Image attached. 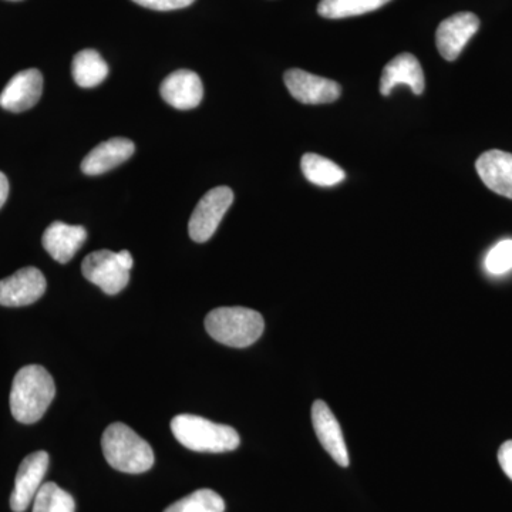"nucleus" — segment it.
I'll return each mask as SVG.
<instances>
[{
    "instance_id": "1",
    "label": "nucleus",
    "mask_w": 512,
    "mask_h": 512,
    "mask_svg": "<svg viewBox=\"0 0 512 512\" xmlns=\"http://www.w3.org/2000/svg\"><path fill=\"white\" fill-rule=\"evenodd\" d=\"M55 380L45 367H22L13 379L10 390V410L13 417L23 424H33L42 419L55 399Z\"/></svg>"
},
{
    "instance_id": "2",
    "label": "nucleus",
    "mask_w": 512,
    "mask_h": 512,
    "mask_svg": "<svg viewBox=\"0 0 512 512\" xmlns=\"http://www.w3.org/2000/svg\"><path fill=\"white\" fill-rule=\"evenodd\" d=\"M101 448L114 470L127 474L146 473L154 466V451L146 440L123 423H113L101 437Z\"/></svg>"
},
{
    "instance_id": "3",
    "label": "nucleus",
    "mask_w": 512,
    "mask_h": 512,
    "mask_svg": "<svg viewBox=\"0 0 512 512\" xmlns=\"http://www.w3.org/2000/svg\"><path fill=\"white\" fill-rule=\"evenodd\" d=\"M171 430L178 443L197 453H228L241 443L237 430L194 414L175 416Z\"/></svg>"
},
{
    "instance_id": "4",
    "label": "nucleus",
    "mask_w": 512,
    "mask_h": 512,
    "mask_svg": "<svg viewBox=\"0 0 512 512\" xmlns=\"http://www.w3.org/2000/svg\"><path fill=\"white\" fill-rule=\"evenodd\" d=\"M208 335L229 348H248L264 333L261 313L242 306L218 308L205 318Z\"/></svg>"
},
{
    "instance_id": "5",
    "label": "nucleus",
    "mask_w": 512,
    "mask_h": 512,
    "mask_svg": "<svg viewBox=\"0 0 512 512\" xmlns=\"http://www.w3.org/2000/svg\"><path fill=\"white\" fill-rule=\"evenodd\" d=\"M234 202V192L228 187L212 188L198 202L188 224V232L192 241L202 244L211 239L222 218L227 214L229 207Z\"/></svg>"
},
{
    "instance_id": "6",
    "label": "nucleus",
    "mask_w": 512,
    "mask_h": 512,
    "mask_svg": "<svg viewBox=\"0 0 512 512\" xmlns=\"http://www.w3.org/2000/svg\"><path fill=\"white\" fill-rule=\"evenodd\" d=\"M84 278L99 286L107 295H117L130 281V271L119 261L117 252L109 249L92 252L82 264Z\"/></svg>"
},
{
    "instance_id": "7",
    "label": "nucleus",
    "mask_w": 512,
    "mask_h": 512,
    "mask_svg": "<svg viewBox=\"0 0 512 512\" xmlns=\"http://www.w3.org/2000/svg\"><path fill=\"white\" fill-rule=\"evenodd\" d=\"M49 468V454L46 451H36L29 454L20 463L16 474L15 488L10 495V508L13 512H25L35 500L37 491L42 487Z\"/></svg>"
},
{
    "instance_id": "8",
    "label": "nucleus",
    "mask_w": 512,
    "mask_h": 512,
    "mask_svg": "<svg viewBox=\"0 0 512 512\" xmlns=\"http://www.w3.org/2000/svg\"><path fill=\"white\" fill-rule=\"evenodd\" d=\"M46 278L33 266L19 269L0 281V305L8 308L32 305L46 292Z\"/></svg>"
},
{
    "instance_id": "9",
    "label": "nucleus",
    "mask_w": 512,
    "mask_h": 512,
    "mask_svg": "<svg viewBox=\"0 0 512 512\" xmlns=\"http://www.w3.org/2000/svg\"><path fill=\"white\" fill-rule=\"evenodd\" d=\"M284 80L293 99L303 104L333 103L339 99L340 93H342L339 84L333 80L301 69L288 70Z\"/></svg>"
},
{
    "instance_id": "10",
    "label": "nucleus",
    "mask_w": 512,
    "mask_h": 512,
    "mask_svg": "<svg viewBox=\"0 0 512 512\" xmlns=\"http://www.w3.org/2000/svg\"><path fill=\"white\" fill-rule=\"evenodd\" d=\"M480 29V19L474 13L461 12L440 23L436 33L437 49L448 62L463 52L471 37Z\"/></svg>"
},
{
    "instance_id": "11",
    "label": "nucleus",
    "mask_w": 512,
    "mask_h": 512,
    "mask_svg": "<svg viewBox=\"0 0 512 512\" xmlns=\"http://www.w3.org/2000/svg\"><path fill=\"white\" fill-rule=\"evenodd\" d=\"M43 93V76L39 70H23L13 76L0 94V107L22 113L36 106Z\"/></svg>"
},
{
    "instance_id": "12",
    "label": "nucleus",
    "mask_w": 512,
    "mask_h": 512,
    "mask_svg": "<svg viewBox=\"0 0 512 512\" xmlns=\"http://www.w3.org/2000/svg\"><path fill=\"white\" fill-rule=\"evenodd\" d=\"M312 423L316 437L323 448L328 451L329 456L339 464L340 467L349 466V453L343 439L342 429L335 414L329 409L328 404L322 400H316L312 406Z\"/></svg>"
},
{
    "instance_id": "13",
    "label": "nucleus",
    "mask_w": 512,
    "mask_h": 512,
    "mask_svg": "<svg viewBox=\"0 0 512 512\" xmlns=\"http://www.w3.org/2000/svg\"><path fill=\"white\" fill-rule=\"evenodd\" d=\"M161 97L178 110L195 109L204 97L200 76L191 70H177L161 84Z\"/></svg>"
},
{
    "instance_id": "14",
    "label": "nucleus",
    "mask_w": 512,
    "mask_h": 512,
    "mask_svg": "<svg viewBox=\"0 0 512 512\" xmlns=\"http://www.w3.org/2000/svg\"><path fill=\"white\" fill-rule=\"evenodd\" d=\"M87 239V231L80 225H69L56 221L47 227L43 234L42 244L47 254L52 256L60 264L72 261L84 241Z\"/></svg>"
},
{
    "instance_id": "15",
    "label": "nucleus",
    "mask_w": 512,
    "mask_h": 512,
    "mask_svg": "<svg viewBox=\"0 0 512 512\" xmlns=\"http://www.w3.org/2000/svg\"><path fill=\"white\" fill-rule=\"evenodd\" d=\"M477 173L495 194L512 200V154L501 150L485 151L478 157Z\"/></svg>"
},
{
    "instance_id": "16",
    "label": "nucleus",
    "mask_w": 512,
    "mask_h": 512,
    "mask_svg": "<svg viewBox=\"0 0 512 512\" xmlns=\"http://www.w3.org/2000/svg\"><path fill=\"white\" fill-rule=\"evenodd\" d=\"M399 84H406L417 96L424 92L423 69L412 53H402L386 64L380 80V93L383 96H389L394 87Z\"/></svg>"
},
{
    "instance_id": "17",
    "label": "nucleus",
    "mask_w": 512,
    "mask_h": 512,
    "mask_svg": "<svg viewBox=\"0 0 512 512\" xmlns=\"http://www.w3.org/2000/svg\"><path fill=\"white\" fill-rule=\"evenodd\" d=\"M136 151L133 141L116 137L99 144L82 163V171L87 175H100L123 164Z\"/></svg>"
},
{
    "instance_id": "18",
    "label": "nucleus",
    "mask_w": 512,
    "mask_h": 512,
    "mask_svg": "<svg viewBox=\"0 0 512 512\" xmlns=\"http://www.w3.org/2000/svg\"><path fill=\"white\" fill-rule=\"evenodd\" d=\"M72 73L77 86L83 87V89H93L106 80L109 66L99 52L86 49L74 56Z\"/></svg>"
},
{
    "instance_id": "19",
    "label": "nucleus",
    "mask_w": 512,
    "mask_h": 512,
    "mask_svg": "<svg viewBox=\"0 0 512 512\" xmlns=\"http://www.w3.org/2000/svg\"><path fill=\"white\" fill-rule=\"evenodd\" d=\"M301 167L306 180L319 187H333L342 183L346 177L345 171L338 164L319 154H305Z\"/></svg>"
},
{
    "instance_id": "20",
    "label": "nucleus",
    "mask_w": 512,
    "mask_h": 512,
    "mask_svg": "<svg viewBox=\"0 0 512 512\" xmlns=\"http://www.w3.org/2000/svg\"><path fill=\"white\" fill-rule=\"evenodd\" d=\"M392 0H322L318 13L326 19H345L365 15L387 5Z\"/></svg>"
},
{
    "instance_id": "21",
    "label": "nucleus",
    "mask_w": 512,
    "mask_h": 512,
    "mask_svg": "<svg viewBox=\"0 0 512 512\" xmlns=\"http://www.w3.org/2000/svg\"><path fill=\"white\" fill-rule=\"evenodd\" d=\"M76 503L72 495L55 483H45L33 500V512H74Z\"/></svg>"
},
{
    "instance_id": "22",
    "label": "nucleus",
    "mask_w": 512,
    "mask_h": 512,
    "mask_svg": "<svg viewBox=\"0 0 512 512\" xmlns=\"http://www.w3.org/2000/svg\"><path fill=\"white\" fill-rule=\"evenodd\" d=\"M164 512H225V503L220 494L202 488L181 498Z\"/></svg>"
},
{
    "instance_id": "23",
    "label": "nucleus",
    "mask_w": 512,
    "mask_h": 512,
    "mask_svg": "<svg viewBox=\"0 0 512 512\" xmlns=\"http://www.w3.org/2000/svg\"><path fill=\"white\" fill-rule=\"evenodd\" d=\"M485 268L490 274L504 275L512 269V239H504L485 258Z\"/></svg>"
},
{
    "instance_id": "24",
    "label": "nucleus",
    "mask_w": 512,
    "mask_h": 512,
    "mask_svg": "<svg viewBox=\"0 0 512 512\" xmlns=\"http://www.w3.org/2000/svg\"><path fill=\"white\" fill-rule=\"evenodd\" d=\"M133 2L143 6V8L167 12V10L187 8V6L192 5L195 0H133Z\"/></svg>"
},
{
    "instance_id": "25",
    "label": "nucleus",
    "mask_w": 512,
    "mask_h": 512,
    "mask_svg": "<svg viewBox=\"0 0 512 512\" xmlns=\"http://www.w3.org/2000/svg\"><path fill=\"white\" fill-rule=\"evenodd\" d=\"M498 463L507 477L512 481V440L505 441L498 451Z\"/></svg>"
},
{
    "instance_id": "26",
    "label": "nucleus",
    "mask_w": 512,
    "mask_h": 512,
    "mask_svg": "<svg viewBox=\"0 0 512 512\" xmlns=\"http://www.w3.org/2000/svg\"><path fill=\"white\" fill-rule=\"evenodd\" d=\"M9 197V181L5 174L0 173V208L3 207Z\"/></svg>"
},
{
    "instance_id": "27",
    "label": "nucleus",
    "mask_w": 512,
    "mask_h": 512,
    "mask_svg": "<svg viewBox=\"0 0 512 512\" xmlns=\"http://www.w3.org/2000/svg\"><path fill=\"white\" fill-rule=\"evenodd\" d=\"M117 256H119V261L121 262V265L124 266V268H127L128 271H131V268H133V256H131L130 252L126 251H120L117 252Z\"/></svg>"
},
{
    "instance_id": "28",
    "label": "nucleus",
    "mask_w": 512,
    "mask_h": 512,
    "mask_svg": "<svg viewBox=\"0 0 512 512\" xmlns=\"http://www.w3.org/2000/svg\"><path fill=\"white\" fill-rule=\"evenodd\" d=\"M12 2H20V0H12Z\"/></svg>"
}]
</instances>
